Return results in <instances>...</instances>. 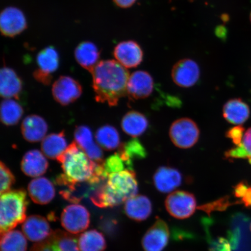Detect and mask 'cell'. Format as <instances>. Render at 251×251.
<instances>
[{"instance_id":"1","label":"cell","mask_w":251,"mask_h":251,"mask_svg":"<svg viewBox=\"0 0 251 251\" xmlns=\"http://www.w3.org/2000/svg\"><path fill=\"white\" fill-rule=\"evenodd\" d=\"M56 160L64 171L56 178L59 186L68 188L87 182L101 184L107 179L103 164L92 161L76 141L72 143Z\"/></svg>"},{"instance_id":"2","label":"cell","mask_w":251,"mask_h":251,"mask_svg":"<svg viewBox=\"0 0 251 251\" xmlns=\"http://www.w3.org/2000/svg\"><path fill=\"white\" fill-rule=\"evenodd\" d=\"M93 87L97 102L118 105L127 94L129 73L123 65L115 60L98 63L93 72Z\"/></svg>"},{"instance_id":"3","label":"cell","mask_w":251,"mask_h":251,"mask_svg":"<svg viewBox=\"0 0 251 251\" xmlns=\"http://www.w3.org/2000/svg\"><path fill=\"white\" fill-rule=\"evenodd\" d=\"M138 191L136 174L131 169H126L110 174L106 181L94 191L90 200L99 208L115 207L136 196Z\"/></svg>"},{"instance_id":"4","label":"cell","mask_w":251,"mask_h":251,"mask_svg":"<svg viewBox=\"0 0 251 251\" xmlns=\"http://www.w3.org/2000/svg\"><path fill=\"white\" fill-rule=\"evenodd\" d=\"M29 203L24 189L9 190L1 194L0 199V230L1 234L13 230L26 219Z\"/></svg>"},{"instance_id":"5","label":"cell","mask_w":251,"mask_h":251,"mask_svg":"<svg viewBox=\"0 0 251 251\" xmlns=\"http://www.w3.org/2000/svg\"><path fill=\"white\" fill-rule=\"evenodd\" d=\"M200 130L196 122L189 118L177 119L172 124L169 130L172 143L178 148L188 149L198 142Z\"/></svg>"},{"instance_id":"6","label":"cell","mask_w":251,"mask_h":251,"mask_svg":"<svg viewBox=\"0 0 251 251\" xmlns=\"http://www.w3.org/2000/svg\"><path fill=\"white\" fill-rule=\"evenodd\" d=\"M165 204L169 214L178 219L191 217L197 208L195 196L193 194L184 191H176L169 194Z\"/></svg>"},{"instance_id":"7","label":"cell","mask_w":251,"mask_h":251,"mask_svg":"<svg viewBox=\"0 0 251 251\" xmlns=\"http://www.w3.org/2000/svg\"><path fill=\"white\" fill-rule=\"evenodd\" d=\"M62 227L68 233L76 235L86 230L90 223V215L85 206L78 203L68 205L61 216Z\"/></svg>"},{"instance_id":"8","label":"cell","mask_w":251,"mask_h":251,"mask_svg":"<svg viewBox=\"0 0 251 251\" xmlns=\"http://www.w3.org/2000/svg\"><path fill=\"white\" fill-rule=\"evenodd\" d=\"M37 64L38 68L33 72L34 78L41 83L49 85L52 79V74L59 67L58 51L54 47H46L37 54Z\"/></svg>"},{"instance_id":"9","label":"cell","mask_w":251,"mask_h":251,"mask_svg":"<svg viewBox=\"0 0 251 251\" xmlns=\"http://www.w3.org/2000/svg\"><path fill=\"white\" fill-rule=\"evenodd\" d=\"M30 251H80L76 236L57 230L42 242L36 243Z\"/></svg>"},{"instance_id":"10","label":"cell","mask_w":251,"mask_h":251,"mask_svg":"<svg viewBox=\"0 0 251 251\" xmlns=\"http://www.w3.org/2000/svg\"><path fill=\"white\" fill-rule=\"evenodd\" d=\"M169 237L170 231L167 224L158 218L144 234L141 244L144 251H163L167 246Z\"/></svg>"},{"instance_id":"11","label":"cell","mask_w":251,"mask_h":251,"mask_svg":"<svg viewBox=\"0 0 251 251\" xmlns=\"http://www.w3.org/2000/svg\"><path fill=\"white\" fill-rule=\"evenodd\" d=\"M52 93L55 101L65 106L79 98L82 93V88L74 78L62 76L53 84Z\"/></svg>"},{"instance_id":"12","label":"cell","mask_w":251,"mask_h":251,"mask_svg":"<svg viewBox=\"0 0 251 251\" xmlns=\"http://www.w3.org/2000/svg\"><path fill=\"white\" fill-rule=\"evenodd\" d=\"M27 28V22L21 9L9 7L3 9L0 16V29L3 36L14 37Z\"/></svg>"},{"instance_id":"13","label":"cell","mask_w":251,"mask_h":251,"mask_svg":"<svg viewBox=\"0 0 251 251\" xmlns=\"http://www.w3.org/2000/svg\"><path fill=\"white\" fill-rule=\"evenodd\" d=\"M200 76L199 65L192 59H181L172 68V79L181 87L189 88L195 85Z\"/></svg>"},{"instance_id":"14","label":"cell","mask_w":251,"mask_h":251,"mask_svg":"<svg viewBox=\"0 0 251 251\" xmlns=\"http://www.w3.org/2000/svg\"><path fill=\"white\" fill-rule=\"evenodd\" d=\"M153 89V78L148 72L136 71L128 78L127 94L131 99H146L152 94Z\"/></svg>"},{"instance_id":"15","label":"cell","mask_w":251,"mask_h":251,"mask_svg":"<svg viewBox=\"0 0 251 251\" xmlns=\"http://www.w3.org/2000/svg\"><path fill=\"white\" fill-rule=\"evenodd\" d=\"M22 229L28 240L36 243L47 239L53 232L47 220L40 215L29 216L23 223Z\"/></svg>"},{"instance_id":"16","label":"cell","mask_w":251,"mask_h":251,"mask_svg":"<svg viewBox=\"0 0 251 251\" xmlns=\"http://www.w3.org/2000/svg\"><path fill=\"white\" fill-rule=\"evenodd\" d=\"M75 139L77 145L92 161L97 164H103L104 161L101 147L94 142L93 134L89 127L86 126L76 127L75 130Z\"/></svg>"},{"instance_id":"17","label":"cell","mask_w":251,"mask_h":251,"mask_svg":"<svg viewBox=\"0 0 251 251\" xmlns=\"http://www.w3.org/2000/svg\"><path fill=\"white\" fill-rule=\"evenodd\" d=\"M115 58L124 67L136 68L143 61V52L140 46L133 41L121 42L115 47Z\"/></svg>"},{"instance_id":"18","label":"cell","mask_w":251,"mask_h":251,"mask_svg":"<svg viewBox=\"0 0 251 251\" xmlns=\"http://www.w3.org/2000/svg\"><path fill=\"white\" fill-rule=\"evenodd\" d=\"M153 180L155 187L159 192L169 193L180 186L182 175L176 169L162 166L157 169Z\"/></svg>"},{"instance_id":"19","label":"cell","mask_w":251,"mask_h":251,"mask_svg":"<svg viewBox=\"0 0 251 251\" xmlns=\"http://www.w3.org/2000/svg\"><path fill=\"white\" fill-rule=\"evenodd\" d=\"M28 193L31 200L39 205H46L54 199L55 189L52 182L46 177H37L28 185Z\"/></svg>"},{"instance_id":"20","label":"cell","mask_w":251,"mask_h":251,"mask_svg":"<svg viewBox=\"0 0 251 251\" xmlns=\"http://www.w3.org/2000/svg\"><path fill=\"white\" fill-rule=\"evenodd\" d=\"M49 167V162L45 154L37 150H30L25 153L21 162V169L27 176L38 177L45 174Z\"/></svg>"},{"instance_id":"21","label":"cell","mask_w":251,"mask_h":251,"mask_svg":"<svg viewBox=\"0 0 251 251\" xmlns=\"http://www.w3.org/2000/svg\"><path fill=\"white\" fill-rule=\"evenodd\" d=\"M22 90L23 81L12 69L4 67L0 72V94L5 99H19Z\"/></svg>"},{"instance_id":"22","label":"cell","mask_w":251,"mask_h":251,"mask_svg":"<svg viewBox=\"0 0 251 251\" xmlns=\"http://www.w3.org/2000/svg\"><path fill=\"white\" fill-rule=\"evenodd\" d=\"M124 210L128 218L137 222L148 219L152 211V203L148 197L137 195L125 202Z\"/></svg>"},{"instance_id":"23","label":"cell","mask_w":251,"mask_h":251,"mask_svg":"<svg viewBox=\"0 0 251 251\" xmlns=\"http://www.w3.org/2000/svg\"><path fill=\"white\" fill-rule=\"evenodd\" d=\"M48 130L45 119L38 115H31L25 118L21 125V131L25 140L30 143H36L46 137Z\"/></svg>"},{"instance_id":"24","label":"cell","mask_w":251,"mask_h":251,"mask_svg":"<svg viewBox=\"0 0 251 251\" xmlns=\"http://www.w3.org/2000/svg\"><path fill=\"white\" fill-rule=\"evenodd\" d=\"M75 59L78 64L92 74L98 64L100 52L98 47L90 42H83L77 46L75 51Z\"/></svg>"},{"instance_id":"25","label":"cell","mask_w":251,"mask_h":251,"mask_svg":"<svg viewBox=\"0 0 251 251\" xmlns=\"http://www.w3.org/2000/svg\"><path fill=\"white\" fill-rule=\"evenodd\" d=\"M249 106L241 99H232L225 103L223 115L229 122L234 125H241L250 117Z\"/></svg>"},{"instance_id":"26","label":"cell","mask_w":251,"mask_h":251,"mask_svg":"<svg viewBox=\"0 0 251 251\" xmlns=\"http://www.w3.org/2000/svg\"><path fill=\"white\" fill-rule=\"evenodd\" d=\"M121 126L125 133L133 137L142 135L149 126L148 119L137 111H130L124 116Z\"/></svg>"},{"instance_id":"27","label":"cell","mask_w":251,"mask_h":251,"mask_svg":"<svg viewBox=\"0 0 251 251\" xmlns=\"http://www.w3.org/2000/svg\"><path fill=\"white\" fill-rule=\"evenodd\" d=\"M64 131L49 134L43 140L42 151L47 158L56 159L67 149Z\"/></svg>"},{"instance_id":"28","label":"cell","mask_w":251,"mask_h":251,"mask_svg":"<svg viewBox=\"0 0 251 251\" xmlns=\"http://www.w3.org/2000/svg\"><path fill=\"white\" fill-rule=\"evenodd\" d=\"M118 153L123 159L127 169L131 170L134 159H143L147 155L146 149L137 139L121 144L119 148Z\"/></svg>"},{"instance_id":"29","label":"cell","mask_w":251,"mask_h":251,"mask_svg":"<svg viewBox=\"0 0 251 251\" xmlns=\"http://www.w3.org/2000/svg\"><path fill=\"white\" fill-rule=\"evenodd\" d=\"M78 246L80 251H103L106 244L101 233L96 230H90L80 235Z\"/></svg>"},{"instance_id":"30","label":"cell","mask_w":251,"mask_h":251,"mask_svg":"<svg viewBox=\"0 0 251 251\" xmlns=\"http://www.w3.org/2000/svg\"><path fill=\"white\" fill-rule=\"evenodd\" d=\"M96 139L99 145L106 150H114L121 145L118 131L112 126L105 125L99 128L96 134Z\"/></svg>"},{"instance_id":"31","label":"cell","mask_w":251,"mask_h":251,"mask_svg":"<svg viewBox=\"0 0 251 251\" xmlns=\"http://www.w3.org/2000/svg\"><path fill=\"white\" fill-rule=\"evenodd\" d=\"M1 235V251H27L26 238L21 231L12 230Z\"/></svg>"},{"instance_id":"32","label":"cell","mask_w":251,"mask_h":251,"mask_svg":"<svg viewBox=\"0 0 251 251\" xmlns=\"http://www.w3.org/2000/svg\"><path fill=\"white\" fill-rule=\"evenodd\" d=\"M24 114L21 105L11 99L3 100L1 105V121L6 126L17 125Z\"/></svg>"},{"instance_id":"33","label":"cell","mask_w":251,"mask_h":251,"mask_svg":"<svg viewBox=\"0 0 251 251\" xmlns=\"http://www.w3.org/2000/svg\"><path fill=\"white\" fill-rule=\"evenodd\" d=\"M228 159H249L251 162V128L244 133L242 141L234 149L225 153Z\"/></svg>"},{"instance_id":"34","label":"cell","mask_w":251,"mask_h":251,"mask_svg":"<svg viewBox=\"0 0 251 251\" xmlns=\"http://www.w3.org/2000/svg\"><path fill=\"white\" fill-rule=\"evenodd\" d=\"M125 165L126 164L123 159L118 153H116L105 160L103 166L105 174L108 176L110 174L125 170Z\"/></svg>"},{"instance_id":"35","label":"cell","mask_w":251,"mask_h":251,"mask_svg":"<svg viewBox=\"0 0 251 251\" xmlns=\"http://www.w3.org/2000/svg\"><path fill=\"white\" fill-rule=\"evenodd\" d=\"M0 175H1L0 191L1 194L11 190L12 185L15 183V179L10 169L2 162L0 164Z\"/></svg>"},{"instance_id":"36","label":"cell","mask_w":251,"mask_h":251,"mask_svg":"<svg viewBox=\"0 0 251 251\" xmlns=\"http://www.w3.org/2000/svg\"><path fill=\"white\" fill-rule=\"evenodd\" d=\"M233 203L230 202L229 197L226 196L218 200L198 207V209L205 212L210 215L213 211H223L226 209Z\"/></svg>"},{"instance_id":"37","label":"cell","mask_w":251,"mask_h":251,"mask_svg":"<svg viewBox=\"0 0 251 251\" xmlns=\"http://www.w3.org/2000/svg\"><path fill=\"white\" fill-rule=\"evenodd\" d=\"M231 244L228 239L218 237L211 241L209 244V251H232Z\"/></svg>"},{"instance_id":"38","label":"cell","mask_w":251,"mask_h":251,"mask_svg":"<svg viewBox=\"0 0 251 251\" xmlns=\"http://www.w3.org/2000/svg\"><path fill=\"white\" fill-rule=\"evenodd\" d=\"M244 128L243 127L238 126L229 130L226 133V136L233 141L235 145L238 146L242 141L244 134Z\"/></svg>"},{"instance_id":"39","label":"cell","mask_w":251,"mask_h":251,"mask_svg":"<svg viewBox=\"0 0 251 251\" xmlns=\"http://www.w3.org/2000/svg\"><path fill=\"white\" fill-rule=\"evenodd\" d=\"M249 187V185L245 183V182H241V183H238L236 186L234 187V196L237 198V199H241V198L244 196Z\"/></svg>"},{"instance_id":"40","label":"cell","mask_w":251,"mask_h":251,"mask_svg":"<svg viewBox=\"0 0 251 251\" xmlns=\"http://www.w3.org/2000/svg\"><path fill=\"white\" fill-rule=\"evenodd\" d=\"M229 242L230 243L232 249H236L240 238V232L237 230L230 232L228 233Z\"/></svg>"},{"instance_id":"41","label":"cell","mask_w":251,"mask_h":251,"mask_svg":"<svg viewBox=\"0 0 251 251\" xmlns=\"http://www.w3.org/2000/svg\"><path fill=\"white\" fill-rule=\"evenodd\" d=\"M240 200V203H242L248 208L251 207V187L248 188L246 193Z\"/></svg>"},{"instance_id":"42","label":"cell","mask_w":251,"mask_h":251,"mask_svg":"<svg viewBox=\"0 0 251 251\" xmlns=\"http://www.w3.org/2000/svg\"><path fill=\"white\" fill-rule=\"evenodd\" d=\"M115 4L122 8H127L131 7L137 0H113Z\"/></svg>"},{"instance_id":"43","label":"cell","mask_w":251,"mask_h":251,"mask_svg":"<svg viewBox=\"0 0 251 251\" xmlns=\"http://www.w3.org/2000/svg\"><path fill=\"white\" fill-rule=\"evenodd\" d=\"M250 20H251V14H250Z\"/></svg>"},{"instance_id":"44","label":"cell","mask_w":251,"mask_h":251,"mask_svg":"<svg viewBox=\"0 0 251 251\" xmlns=\"http://www.w3.org/2000/svg\"><path fill=\"white\" fill-rule=\"evenodd\" d=\"M250 228H251V226H250Z\"/></svg>"}]
</instances>
